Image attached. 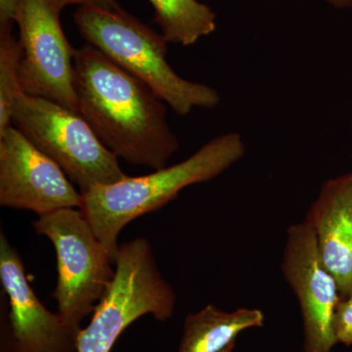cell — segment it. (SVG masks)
I'll return each mask as SVG.
<instances>
[{
  "instance_id": "30bf717a",
  "label": "cell",
  "mask_w": 352,
  "mask_h": 352,
  "mask_svg": "<svg viewBox=\"0 0 352 352\" xmlns=\"http://www.w3.org/2000/svg\"><path fill=\"white\" fill-rule=\"evenodd\" d=\"M0 280L8 296L10 339L4 352H78L80 330L38 300L25 276L19 254L0 235Z\"/></svg>"
},
{
  "instance_id": "2e32d148",
  "label": "cell",
  "mask_w": 352,
  "mask_h": 352,
  "mask_svg": "<svg viewBox=\"0 0 352 352\" xmlns=\"http://www.w3.org/2000/svg\"><path fill=\"white\" fill-rule=\"evenodd\" d=\"M23 1L24 0H0V28L13 25Z\"/></svg>"
},
{
  "instance_id": "d6986e66",
  "label": "cell",
  "mask_w": 352,
  "mask_h": 352,
  "mask_svg": "<svg viewBox=\"0 0 352 352\" xmlns=\"http://www.w3.org/2000/svg\"><path fill=\"white\" fill-rule=\"evenodd\" d=\"M234 347H235V342H234L232 344H230V346H227L226 349H223V351L220 352H233Z\"/></svg>"
},
{
  "instance_id": "9a60e30c",
  "label": "cell",
  "mask_w": 352,
  "mask_h": 352,
  "mask_svg": "<svg viewBox=\"0 0 352 352\" xmlns=\"http://www.w3.org/2000/svg\"><path fill=\"white\" fill-rule=\"evenodd\" d=\"M333 332L338 342L352 346V293L338 305L333 316Z\"/></svg>"
},
{
  "instance_id": "5b68a950",
  "label": "cell",
  "mask_w": 352,
  "mask_h": 352,
  "mask_svg": "<svg viewBox=\"0 0 352 352\" xmlns=\"http://www.w3.org/2000/svg\"><path fill=\"white\" fill-rule=\"evenodd\" d=\"M11 124L64 170L80 193L127 177L118 157L99 140L80 113L20 92Z\"/></svg>"
},
{
  "instance_id": "277c9868",
  "label": "cell",
  "mask_w": 352,
  "mask_h": 352,
  "mask_svg": "<svg viewBox=\"0 0 352 352\" xmlns=\"http://www.w3.org/2000/svg\"><path fill=\"white\" fill-rule=\"evenodd\" d=\"M116 274L96 305L91 321L78 338V352H110L131 324L145 315L166 321L173 316L176 294L157 267L151 245L139 237L120 245Z\"/></svg>"
},
{
  "instance_id": "e0dca14e",
  "label": "cell",
  "mask_w": 352,
  "mask_h": 352,
  "mask_svg": "<svg viewBox=\"0 0 352 352\" xmlns=\"http://www.w3.org/2000/svg\"><path fill=\"white\" fill-rule=\"evenodd\" d=\"M53 3L56 4L60 9L69 4H78L80 6L98 7V8L112 9L120 8L119 4L116 0H51Z\"/></svg>"
},
{
  "instance_id": "9c48e42d",
  "label": "cell",
  "mask_w": 352,
  "mask_h": 352,
  "mask_svg": "<svg viewBox=\"0 0 352 352\" xmlns=\"http://www.w3.org/2000/svg\"><path fill=\"white\" fill-rule=\"evenodd\" d=\"M285 279L300 303L305 352H332L337 344L333 316L339 287L322 261L312 227L307 221L287 230L282 261Z\"/></svg>"
},
{
  "instance_id": "6da1fadb",
  "label": "cell",
  "mask_w": 352,
  "mask_h": 352,
  "mask_svg": "<svg viewBox=\"0 0 352 352\" xmlns=\"http://www.w3.org/2000/svg\"><path fill=\"white\" fill-rule=\"evenodd\" d=\"M74 66L78 113L99 140L133 166L166 168L179 149L166 103L91 44L76 48Z\"/></svg>"
},
{
  "instance_id": "4fadbf2b",
  "label": "cell",
  "mask_w": 352,
  "mask_h": 352,
  "mask_svg": "<svg viewBox=\"0 0 352 352\" xmlns=\"http://www.w3.org/2000/svg\"><path fill=\"white\" fill-rule=\"evenodd\" d=\"M149 1L155 9V21L168 43L193 45L217 29V15L198 0Z\"/></svg>"
},
{
  "instance_id": "ba28073f",
  "label": "cell",
  "mask_w": 352,
  "mask_h": 352,
  "mask_svg": "<svg viewBox=\"0 0 352 352\" xmlns=\"http://www.w3.org/2000/svg\"><path fill=\"white\" fill-rule=\"evenodd\" d=\"M82 195L64 170L10 126L0 134V206L38 217L82 208Z\"/></svg>"
},
{
  "instance_id": "7c38bea8",
  "label": "cell",
  "mask_w": 352,
  "mask_h": 352,
  "mask_svg": "<svg viewBox=\"0 0 352 352\" xmlns=\"http://www.w3.org/2000/svg\"><path fill=\"white\" fill-rule=\"evenodd\" d=\"M264 314L256 308L223 311L214 305L187 315L177 352H220L235 342L241 333L263 327Z\"/></svg>"
},
{
  "instance_id": "7a4b0ae2",
  "label": "cell",
  "mask_w": 352,
  "mask_h": 352,
  "mask_svg": "<svg viewBox=\"0 0 352 352\" xmlns=\"http://www.w3.org/2000/svg\"><path fill=\"white\" fill-rule=\"evenodd\" d=\"M245 154L240 133L221 134L182 163L88 190L82 193L80 210L115 263L120 249L118 237L127 224L163 208L183 189L214 179Z\"/></svg>"
},
{
  "instance_id": "52a82bcc",
  "label": "cell",
  "mask_w": 352,
  "mask_h": 352,
  "mask_svg": "<svg viewBox=\"0 0 352 352\" xmlns=\"http://www.w3.org/2000/svg\"><path fill=\"white\" fill-rule=\"evenodd\" d=\"M61 10L51 0H24L21 4L15 18L22 48L20 87L25 94L47 99L78 113L76 48L62 29Z\"/></svg>"
},
{
  "instance_id": "ffe728a7",
  "label": "cell",
  "mask_w": 352,
  "mask_h": 352,
  "mask_svg": "<svg viewBox=\"0 0 352 352\" xmlns=\"http://www.w3.org/2000/svg\"><path fill=\"white\" fill-rule=\"evenodd\" d=\"M351 127H352V120H351Z\"/></svg>"
},
{
  "instance_id": "3957f363",
  "label": "cell",
  "mask_w": 352,
  "mask_h": 352,
  "mask_svg": "<svg viewBox=\"0 0 352 352\" xmlns=\"http://www.w3.org/2000/svg\"><path fill=\"white\" fill-rule=\"evenodd\" d=\"M74 19L87 43L145 82L173 112L186 117L195 108L212 110L220 103L214 88L177 75L166 60L163 34L122 8L80 6Z\"/></svg>"
},
{
  "instance_id": "8fae6325",
  "label": "cell",
  "mask_w": 352,
  "mask_h": 352,
  "mask_svg": "<svg viewBox=\"0 0 352 352\" xmlns=\"http://www.w3.org/2000/svg\"><path fill=\"white\" fill-rule=\"evenodd\" d=\"M305 221L314 229L322 261L339 287L352 293V173L322 185Z\"/></svg>"
},
{
  "instance_id": "5bb4252c",
  "label": "cell",
  "mask_w": 352,
  "mask_h": 352,
  "mask_svg": "<svg viewBox=\"0 0 352 352\" xmlns=\"http://www.w3.org/2000/svg\"><path fill=\"white\" fill-rule=\"evenodd\" d=\"M13 25L0 28V134L12 126L14 101L22 92L19 82L22 48L13 36Z\"/></svg>"
},
{
  "instance_id": "ac0fdd59",
  "label": "cell",
  "mask_w": 352,
  "mask_h": 352,
  "mask_svg": "<svg viewBox=\"0 0 352 352\" xmlns=\"http://www.w3.org/2000/svg\"><path fill=\"white\" fill-rule=\"evenodd\" d=\"M331 6L340 9L352 8V0H325Z\"/></svg>"
},
{
  "instance_id": "8992f818",
  "label": "cell",
  "mask_w": 352,
  "mask_h": 352,
  "mask_svg": "<svg viewBox=\"0 0 352 352\" xmlns=\"http://www.w3.org/2000/svg\"><path fill=\"white\" fill-rule=\"evenodd\" d=\"M34 227L56 252L58 281L52 296L58 314L72 327L82 330V321L94 314L112 284L115 263L80 208L41 215Z\"/></svg>"
}]
</instances>
